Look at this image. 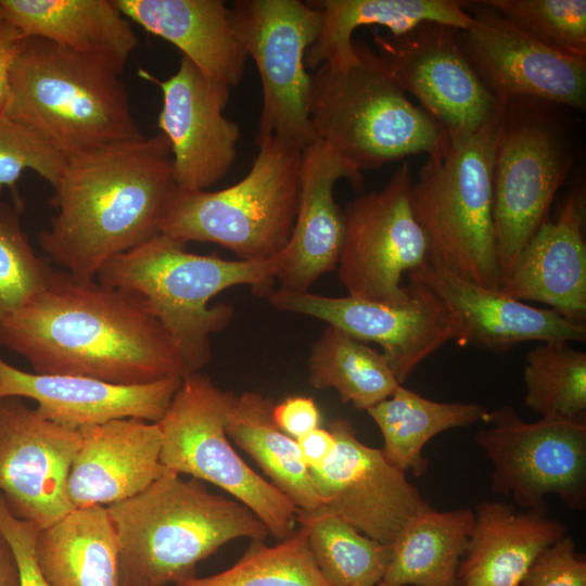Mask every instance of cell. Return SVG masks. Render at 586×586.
<instances>
[{"label":"cell","instance_id":"1","mask_svg":"<svg viewBox=\"0 0 586 586\" xmlns=\"http://www.w3.org/2000/svg\"><path fill=\"white\" fill-rule=\"evenodd\" d=\"M0 345L42 374L138 385L187 374L170 335L131 292L53 270L0 326Z\"/></svg>","mask_w":586,"mask_h":586},{"label":"cell","instance_id":"2","mask_svg":"<svg viewBox=\"0 0 586 586\" xmlns=\"http://www.w3.org/2000/svg\"><path fill=\"white\" fill-rule=\"evenodd\" d=\"M177 191L170 143L161 131L72 157L38 243L72 276L95 279L110 259L161 233Z\"/></svg>","mask_w":586,"mask_h":586},{"label":"cell","instance_id":"3","mask_svg":"<svg viewBox=\"0 0 586 586\" xmlns=\"http://www.w3.org/2000/svg\"><path fill=\"white\" fill-rule=\"evenodd\" d=\"M124 586L177 585L198 564L238 538L264 540V523L234 498L202 481L167 472L133 497L106 507Z\"/></svg>","mask_w":586,"mask_h":586},{"label":"cell","instance_id":"4","mask_svg":"<svg viewBox=\"0 0 586 586\" xmlns=\"http://www.w3.org/2000/svg\"><path fill=\"white\" fill-rule=\"evenodd\" d=\"M123 72L92 55L27 37L10 77L3 114L67 160L145 136L131 112Z\"/></svg>","mask_w":586,"mask_h":586},{"label":"cell","instance_id":"5","mask_svg":"<svg viewBox=\"0 0 586 586\" xmlns=\"http://www.w3.org/2000/svg\"><path fill=\"white\" fill-rule=\"evenodd\" d=\"M163 233L110 259L97 275L105 285L139 295L175 343L187 373L199 372L212 356L211 335L232 320L230 304L212 297L235 285L270 295L276 256L267 260L224 259L190 253Z\"/></svg>","mask_w":586,"mask_h":586},{"label":"cell","instance_id":"6","mask_svg":"<svg viewBox=\"0 0 586 586\" xmlns=\"http://www.w3.org/2000/svg\"><path fill=\"white\" fill-rule=\"evenodd\" d=\"M354 47L352 62L324 63L311 75L308 112L317 139L361 173L409 155L444 153V128L407 98L375 51Z\"/></svg>","mask_w":586,"mask_h":586},{"label":"cell","instance_id":"7","mask_svg":"<svg viewBox=\"0 0 586 586\" xmlns=\"http://www.w3.org/2000/svg\"><path fill=\"white\" fill-rule=\"evenodd\" d=\"M498 114L477 131L449 139L444 153L428 157L412 182L411 196L415 215L429 241V262L500 291L493 219Z\"/></svg>","mask_w":586,"mask_h":586},{"label":"cell","instance_id":"8","mask_svg":"<svg viewBox=\"0 0 586 586\" xmlns=\"http://www.w3.org/2000/svg\"><path fill=\"white\" fill-rule=\"evenodd\" d=\"M568 110L533 98L501 103L493 158V219L501 281L548 219L556 193L576 160Z\"/></svg>","mask_w":586,"mask_h":586},{"label":"cell","instance_id":"9","mask_svg":"<svg viewBox=\"0 0 586 586\" xmlns=\"http://www.w3.org/2000/svg\"><path fill=\"white\" fill-rule=\"evenodd\" d=\"M246 176L217 191H177L161 233L219 244L244 260H267L288 243L300 202L301 149L276 137L256 144Z\"/></svg>","mask_w":586,"mask_h":586},{"label":"cell","instance_id":"10","mask_svg":"<svg viewBox=\"0 0 586 586\" xmlns=\"http://www.w3.org/2000/svg\"><path fill=\"white\" fill-rule=\"evenodd\" d=\"M234 397L207 375L184 374L157 422L162 436L160 461L169 472L221 488L249 508L269 535L282 540L296 530L300 510L232 446L226 423Z\"/></svg>","mask_w":586,"mask_h":586},{"label":"cell","instance_id":"11","mask_svg":"<svg viewBox=\"0 0 586 586\" xmlns=\"http://www.w3.org/2000/svg\"><path fill=\"white\" fill-rule=\"evenodd\" d=\"M230 23L262 81L255 143L276 137L303 150L317 140L308 112L311 75L305 54L320 34L321 11L309 1L237 0Z\"/></svg>","mask_w":586,"mask_h":586},{"label":"cell","instance_id":"12","mask_svg":"<svg viewBox=\"0 0 586 586\" xmlns=\"http://www.w3.org/2000/svg\"><path fill=\"white\" fill-rule=\"evenodd\" d=\"M484 422L475 440L492 463L493 492L524 509L546 512L549 495L572 510L585 509V417L526 422L502 406L488 411Z\"/></svg>","mask_w":586,"mask_h":586},{"label":"cell","instance_id":"13","mask_svg":"<svg viewBox=\"0 0 586 586\" xmlns=\"http://www.w3.org/2000/svg\"><path fill=\"white\" fill-rule=\"evenodd\" d=\"M411 188L410 166L403 162L380 191L355 198L342 211L344 241L336 268L348 296L388 305L410 300L403 275L430 258Z\"/></svg>","mask_w":586,"mask_h":586},{"label":"cell","instance_id":"14","mask_svg":"<svg viewBox=\"0 0 586 586\" xmlns=\"http://www.w3.org/2000/svg\"><path fill=\"white\" fill-rule=\"evenodd\" d=\"M458 30L425 22L399 36L373 34L375 53L392 77L449 139L477 131L501 105L461 50Z\"/></svg>","mask_w":586,"mask_h":586},{"label":"cell","instance_id":"15","mask_svg":"<svg viewBox=\"0 0 586 586\" xmlns=\"http://www.w3.org/2000/svg\"><path fill=\"white\" fill-rule=\"evenodd\" d=\"M410 300L400 305L332 297L282 289L269 295L281 311L324 321L359 341L373 342L402 384L416 367L450 340H459V328L442 301L425 286L410 282Z\"/></svg>","mask_w":586,"mask_h":586},{"label":"cell","instance_id":"16","mask_svg":"<svg viewBox=\"0 0 586 586\" xmlns=\"http://www.w3.org/2000/svg\"><path fill=\"white\" fill-rule=\"evenodd\" d=\"M473 18L458 41L475 73L501 103L533 98L582 111L586 105V61L528 37L483 1H464Z\"/></svg>","mask_w":586,"mask_h":586},{"label":"cell","instance_id":"17","mask_svg":"<svg viewBox=\"0 0 586 586\" xmlns=\"http://www.w3.org/2000/svg\"><path fill=\"white\" fill-rule=\"evenodd\" d=\"M328 429L335 438L334 450L320 468L310 470L320 508L391 546L429 505L406 472L392 464L381 448L364 444L348 420L335 419Z\"/></svg>","mask_w":586,"mask_h":586},{"label":"cell","instance_id":"18","mask_svg":"<svg viewBox=\"0 0 586 586\" xmlns=\"http://www.w3.org/2000/svg\"><path fill=\"white\" fill-rule=\"evenodd\" d=\"M79 430L62 426L21 397L0 398V495L18 519L41 530L74 507L67 480Z\"/></svg>","mask_w":586,"mask_h":586},{"label":"cell","instance_id":"19","mask_svg":"<svg viewBox=\"0 0 586 586\" xmlns=\"http://www.w3.org/2000/svg\"><path fill=\"white\" fill-rule=\"evenodd\" d=\"M139 75L162 91L157 125L170 143L178 190H207L219 182L235 161L241 138L239 124L224 114L231 87L205 76L183 56L165 80L144 69Z\"/></svg>","mask_w":586,"mask_h":586},{"label":"cell","instance_id":"20","mask_svg":"<svg viewBox=\"0 0 586 586\" xmlns=\"http://www.w3.org/2000/svg\"><path fill=\"white\" fill-rule=\"evenodd\" d=\"M346 179L356 190L362 173L321 140L302 151L300 202L291 237L276 255L280 288L306 292L326 272L336 268L343 241V212L334 200L335 183Z\"/></svg>","mask_w":586,"mask_h":586},{"label":"cell","instance_id":"21","mask_svg":"<svg viewBox=\"0 0 586 586\" xmlns=\"http://www.w3.org/2000/svg\"><path fill=\"white\" fill-rule=\"evenodd\" d=\"M181 379L120 385L81 375L27 372L0 358V398L33 399L41 416L72 430L126 418L158 422Z\"/></svg>","mask_w":586,"mask_h":586},{"label":"cell","instance_id":"22","mask_svg":"<svg viewBox=\"0 0 586 586\" xmlns=\"http://www.w3.org/2000/svg\"><path fill=\"white\" fill-rule=\"evenodd\" d=\"M409 278L442 301L458 324L460 344L504 351L526 341L586 340L585 323L473 283L430 262L409 272Z\"/></svg>","mask_w":586,"mask_h":586},{"label":"cell","instance_id":"23","mask_svg":"<svg viewBox=\"0 0 586 586\" xmlns=\"http://www.w3.org/2000/svg\"><path fill=\"white\" fill-rule=\"evenodd\" d=\"M585 199L584 188H575L558 217L540 225L501 281L502 293L547 304L564 318L585 323Z\"/></svg>","mask_w":586,"mask_h":586},{"label":"cell","instance_id":"24","mask_svg":"<svg viewBox=\"0 0 586 586\" xmlns=\"http://www.w3.org/2000/svg\"><path fill=\"white\" fill-rule=\"evenodd\" d=\"M67 495L74 508L109 507L142 492L167 471L157 422L126 418L79 430Z\"/></svg>","mask_w":586,"mask_h":586},{"label":"cell","instance_id":"25","mask_svg":"<svg viewBox=\"0 0 586 586\" xmlns=\"http://www.w3.org/2000/svg\"><path fill=\"white\" fill-rule=\"evenodd\" d=\"M565 533V525L544 511L482 501L458 566V586H521L538 556Z\"/></svg>","mask_w":586,"mask_h":586},{"label":"cell","instance_id":"26","mask_svg":"<svg viewBox=\"0 0 586 586\" xmlns=\"http://www.w3.org/2000/svg\"><path fill=\"white\" fill-rule=\"evenodd\" d=\"M146 31L170 42L205 76L238 86L247 55L221 0H113Z\"/></svg>","mask_w":586,"mask_h":586},{"label":"cell","instance_id":"27","mask_svg":"<svg viewBox=\"0 0 586 586\" xmlns=\"http://www.w3.org/2000/svg\"><path fill=\"white\" fill-rule=\"evenodd\" d=\"M22 35L99 58L122 72L138 46L130 21L113 0H0Z\"/></svg>","mask_w":586,"mask_h":586},{"label":"cell","instance_id":"28","mask_svg":"<svg viewBox=\"0 0 586 586\" xmlns=\"http://www.w3.org/2000/svg\"><path fill=\"white\" fill-rule=\"evenodd\" d=\"M322 14L321 30L305 54L306 68L321 64L343 65L356 58L353 33L360 26L378 25L390 35H403L433 22L466 29L473 18L459 0H320L309 1Z\"/></svg>","mask_w":586,"mask_h":586},{"label":"cell","instance_id":"29","mask_svg":"<svg viewBox=\"0 0 586 586\" xmlns=\"http://www.w3.org/2000/svg\"><path fill=\"white\" fill-rule=\"evenodd\" d=\"M35 559L49 586H124L114 526L103 506L74 508L40 530Z\"/></svg>","mask_w":586,"mask_h":586},{"label":"cell","instance_id":"30","mask_svg":"<svg viewBox=\"0 0 586 586\" xmlns=\"http://www.w3.org/2000/svg\"><path fill=\"white\" fill-rule=\"evenodd\" d=\"M474 522L470 509L416 514L390 546L382 583L390 586H458L457 571Z\"/></svg>","mask_w":586,"mask_h":586},{"label":"cell","instance_id":"31","mask_svg":"<svg viewBox=\"0 0 586 586\" xmlns=\"http://www.w3.org/2000/svg\"><path fill=\"white\" fill-rule=\"evenodd\" d=\"M273 405L272 399L256 392L235 395L227 418V435L300 511H315L321 507V499L310 470L302 460L296 440L273 422Z\"/></svg>","mask_w":586,"mask_h":586},{"label":"cell","instance_id":"32","mask_svg":"<svg viewBox=\"0 0 586 586\" xmlns=\"http://www.w3.org/2000/svg\"><path fill=\"white\" fill-rule=\"evenodd\" d=\"M378 425L386 459L404 472L420 476L429 468L425 445L436 435L485 420L488 410L472 403L429 399L402 384L391 396L366 410Z\"/></svg>","mask_w":586,"mask_h":586},{"label":"cell","instance_id":"33","mask_svg":"<svg viewBox=\"0 0 586 586\" xmlns=\"http://www.w3.org/2000/svg\"><path fill=\"white\" fill-rule=\"evenodd\" d=\"M309 384L333 388L343 404L367 410L400 385L383 353L333 326L313 344L307 361Z\"/></svg>","mask_w":586,"mask_h":586},{"label":"cell","instance_id":"34","mask_svg":"<svg viewBox=\"0 0 586 586\" xmlns=\"http://www.w3.org/2000/svg\"><path fill=\"white\" fill-rule=\"evenodd\" d=\"M311 556L332 586H378L382 583L390 546L357 531L337 515L319 508L298 511Z\"/></svg>","mask_w":586,"mask_h":586},{"label":"cell","instance_id":"35","mask_svg":"<svg viewBox=\"0 0 586 586\" xmlns=\"http://www.w3.org/2000/svg\"><path fill=\"white\" fill-rule=\"evenodd\" d=\"M526 407L540 418H584L586 354L564 341H546L526 355Z\"/></svg>","mask_w":586,"mask_h":586},{"label":"cell","instance_id":"36","mask_svg":"<svg viewBox=\"0 0 586 586\" xmlns=\"http://www.w3.org/2000/svg\"><path fill=\"white\" fill-rule=\"evenodd\" d=\"M298 527L276 545L252 540L229 569L174 586H332L316 564L306 531Z\"/></svg>","mask_w":586,"mask_h":586},{"label":"cell","instance_id":"37","mask_svg":"<svg viewBox=\"0 0 586 586\" xmlns=\"http://www.w3.org/2000/svg\"><path fill=\"white\" fill-rule=\"evenodd\" d=\"M22 199L0 200V326L48 282L49 259L36 254L21 225Z\"/></svg>","mask_w":586,"mask_h":586},{"label":"cell","instance_id":"38","mask_svg":"<svg viewBox=\"0 0 586 586\" xmlns=\"http://www.w3.org/2000/svg\"><path fill=\"white\" fill-rule=\"evenodd\" d=\"M519 30L564 55L586 61L585 0H485Z\"/></svg>","mask_w":586,"mask_h":586},{"label":"cell","instance_id":"39","mask_svg":"<svg viewBox=\"0 0 586 586\" xmlns=\"http://www.w3.org/2000/svg\"><path fill=\"white\" fill-rule=\"evenodd\" d=\"M68 160L29 127L0 114V189H15L25 170H33L54 190Z\"/></svg>","mask_w":586,"mask_h":586},{"label":"cell","instance_id":"40","mask_svg":"<svg viewBox=\"0 0 586 586\" xmlns=\"http://www.w3.org/2000/svg\"><path fill=\"white\" fill-rule=\"evenodd\" d=\"M521 586H586V561L575 543L563 536L533 562Z\"/></svg>","mask_w":586,"mask_h":586},{"label":"cell","instance_id":"41","mask_svg":"<svg viewBox=\"0 0 586 586\" xmlns=\"http://www.w3.org/2000/svg\"><path fill=\"white\" fill-rule=\"evenodd\" d=\"M0 530L15 552L21 574V586H49L35 559V544L41 528L33 522L16 518L9 510L1 495Z\"/></svg>","mask_w":586,"mask_h":586},{"label":"cell","instance_id":"42","mask_svg":"<svg viewBox=\"0 0 586 586\" xmlns=\"http://www.w3.org/2000/svg\"><path fill=\"white\" fill-rule=\"evenodd\" d=\"M271 417L276 425L294 440L321 426L319 407L308 396H290L275 404Z\"/></svg>","mask_w":586,"mask_h":586},{"label":"cell","instance_id":"43","mask_svg":"<svg viewBox=\"0 0 586 586\" xmlns=\"http://www.w3.org/2000/svg\"><path fill=\"white\" fill-rule=\"evenodd\" d=\"M25 37L9 21H0V114H3L10 94L13 63Z\"/></svg>","mask_w":586,"mask_h":586},{"label":"cell","instance_id":"44","mask_svg":"<svg viewBox=\"0 0 586 586\" xmlns=\"http://www.w3.org/2000/svg\"><path fill=\"white\" fill-rule=\"evenodd\" d=\"M303 462L309 470L320 468L331 456L335 438L327 428H317L296 440Z\"/></svg>","mask_w":586,"mask_h":586},{"label":"cell","instance_id":"45","mask_svg":"<svg viewBox=\"0 0 586 586\" xmlns=\"http://www.w3.org/2000/svg\"><path fill=\"white\" fill-rule=\"evenodd\" d=\"M0 586H21V574L15 552L0 530Z\"/></svg>","mask_w":586,"mask_h":586},{"label":"cell","instance_id":"46","mask_svg":"<svg viewBox=\"0 0 586 586\" xmlns=\"http://www.w3.org/2000/svg\"><path fill=\"white\" fill-rule=\"evenodd\" d=\"M5 20V16H4V12H3V9H2V5L0 3V21H3Z\"/></svg>","mask_w":586,"mask_h":586},{"label":"cell","instance_id":"47","mask_svg":"<svg viewBox=\"0 0 586 586\" xmlns=\"http://www.w3.org/2000/svg\"><path fill=\"white\" fill-rule=\"evenodd\" d=\"M378 586H390V585H387L385 583H380Z\"/></svg>","mask_w":586,"mask_h":586}]
</instances>
